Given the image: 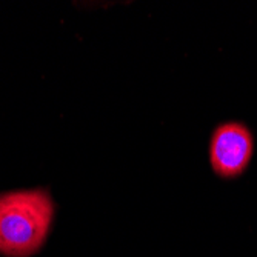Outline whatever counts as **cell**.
Returning a JSON list of instances; mask_svg holds the SVG:
<instances>
[{"instance_id":"6da1fadb","label":"cell","mask_w":257,"mask_h":257,"mask_svg":"<svg viewBox=\"0 0 257 257\" xmlns=\"http://www.w3.org/2000/svg\"><path fill=\"white\" fill-rule=\"evenodd\" d=\"M54 219V202L45 188L0 193V254L28 257L45 243Z\"/></svg>"},{"instance_id":"7a4b0ae2","label":"cell","mask_w":257,"mask_h":257,"mask_svg":"<svg viewBox=\"0 0 257 257\" xmlns=\"http://www.w3.org/2000/svg\"><path fill=\"white\" fill-rule=\"evenodd\" d=\"M254 153V137L240 122H225L216 126L209 140V163L222 179L242 176Z\"/></svg>"}]
</instances>
